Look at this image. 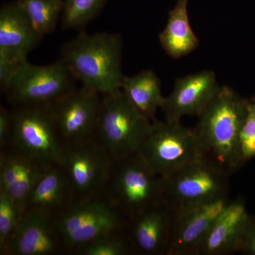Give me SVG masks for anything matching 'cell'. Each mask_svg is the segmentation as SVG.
Returning a JSON list of instances; mask_svg holds the SVG:
<instances>
[{"mask_svg": "<svg viewBox=\"0 0 255 255\" xmlns=\"http://www.w3.org/2000/svg\"><path fill=\"white\" fill-rule=\"evenodd\" d=\"M123 41L119 33H87L67 42L60 58L82 86L104 95L120 90Z\"/></svg>", "mask_w": 255, "mask_h": 255, "instance_id": "cell-2", "label": "cell"}, {"mask_svg": "<svg viewBox=\"0 0 255 255\" xmlns=\"http://www.w3.org/2000/svg\"><path fill=\"white\" fill-rule=\"evenodd\" d=\"M238 151L242 165L255 159V105L251 100L240 131Z\"/></svg>", "mask_w": 255, "mask_h": 255, "instance_id": "cell-26", "label": "cell"}, {"mask_svg": "<svg viewBox=\"0 0 255 255\" xmlns=\"http://www.w3.org/2000/svg\"><path fill=\"white\" fill-rule=\"evenodd\" d=\"M13 132L12 111L1 106L0 107V147H9Z\"/></svg>", "mask_w": 255, "mask_h": 255, "instance_id": "cell-28", "label": "cell"}, {"mask_svg": "<svg viewBox=\"0 0 255 255\" xmlns=\"http://www.w3.org/2000/svg\"><path fill=\"white\" fill-rule=\"evenodd\" d=\"M121 90L139 112L150 121H155L164 97L161 82L152 70H143L133 76H124Z\"/></svg>", "mask_w": 255, "mask_h": 255, "instance_id": "cell-21", "label": "cell"}, {"mask_svg": "<svg viewBox=\"0 0 255 255\" xmlns=\"http://www.w3.org/2000/svg\"><path fill=\"white\" fill-rule=\"evenodd\" d=\"M238 253L255 255V216H251L240 243Z\"/></svg>", "mask_w": 255, "mask_h": 255, "instance_id": "cell-29", "label": "cell"}, {"mask_svg": "<svg viewBox=\"0 0 255 255\" xmlns=\"http://www.w3.org/2000/svg\"><path fill=\"white\" fill-rule=\"evenodd\" d=\"M152 125L120 89L102 95L95 137L114 159H122L138 152Z\"/></svg>", "mask_w": 255, "mask_h": 255, "instance_id": "cell-5", "label": "cell"}, {"mask_svg": "<svg viewBox=\"0 0 255 255\" xmlns=\"http://www.w3.org/2000/svg\"><path fill=\"white\" fill-rule=\"evenodd\" d=\"M75 80L61 59L47 65L26 61L5 92L12 106H50L76 89Z\"/></svg>", "mask_w": 255, "mask_h": 255, "instance_id": "cell-10", "label": "cell"}, {"mask_svg": "<svg viewBox=\"0 0 255 255\" xmlns=\"http://www.w3.org/2000/svg\"><path fill=\"white\" fill-rule=\"evenodd\" d=\"M251 101L252 102H253V103H254L255 105V97H253V98L252 99V100Z\"/></svg>", "mask_w": 255, "mask_h": 255, "instance_id": "cell-30", "label": "cell"}, {"mask_svg": "<svg viewBox=\"0 0 255 255\" xmlns=\"http://www.w3.org/2000/svg\"><path fill=\"white\" fill-rule=\"evenodd\" d=\"M26 61H27V56L13 50L0 48V87L1 92L6 91L18 70Z\"/></svg>", "mask_w": 255, "mask_h": 255, "instance_id": "cell-27", "label": "cell"}, {"mask_svg": "<svg viewBox=\"0 0 255 255\" xmlns=\"http://www.w3.org/2000/svg\"><path fill=\"white\" fill-rule=\"evenodd\" d=\"M23 214L14 201L0 193V255L6 254Z\"/></svg>", "mask_w": 255, "mask_h": 255, "instance_id": "cell-25", "label": "cell"}, {"mask_svg": "<svg viewBox=\"0 0 255 255\" xmlns=\"http://www.w3.org/2000/svg\"><path fill=\"white\" fill-rule=\"evenodd\" d=\"M75 200L63 169L55 165L46 169L28 199L27 209L36 210L53 219L58 217Z\"/></svg>", "mask_w": 255, "mask_h": 255, "instance_id": "cell-18", "label": "cell"}, {"mask_svg": "<svg viewBox=\"0 0 255 255\" xmlns=\"http://www.w3.org/2000/svg\"><path fill=\"white\" fill-rule=\"evenodd\" d=\"M107 0H65L61 16L64 30L82 29L102 11Z\"/></svg>", "mask_w": 255, "mask_h": 255, "instance_id": "cell-23", "label": "cell"}, {"mask_svg": "<svg viewBox=\"0 0 255 255\" xmlns=\"http://www.w3.org/2000/svg\"><path fill=\"white\" fill-rule=\"evenodd\" d=\"M137 152L162 178L201 158L194 129L184 127L181 122L153 121L150 131Z\"/></svg>", "mask_w": 255, "mask_h": 255, "instance_id": "cell-8", "label": "cell"}, {"mask_svg": "<svg viewBox=\"0 0 255 255\" xmlns=\"http://www.w3.org/2000/svg\"><path fill=\"white\" fill-rule=\"evenodd\" d=\"M230 175L201 158L163 179V203L179 214L228 196Z\"/></svg>", "mask_w": 255, "mask_h": 255, "instance_id": "cell-7", "label": "cell"}, {"mask_svg": "<svg viewBox=\"0 0 255 255\" xmlns=\"http://www.w3.org/2000/svg\"><path fill=\"white\" fill-rule=\"evenodd\" d=\"M174 213L164 203L152 206L129 219L128 233L134 253L165 255L170 237Z\"/></svg>", "mask_w": 255, "mask_h": 255, "instance_id": "cell-16", "label": "cell"}, {"mask_svg": "<svg viewBox=\"0 0 255 255\" xmlns=\"http://www.w3.org/2000/svg\"><path fill=\"white\" fill-rule=\"evenodd\" d=\"M115 159L95 136L65 145L60 167L75 199L105 194Z\"/></svg>", "mask_w": 255, "mask_h": 255, "instance_id": "cell-9", "label": "cell"}, {"mask_svg": "<svg viewBox=\"0 0 255 255\" xmlns=\"http://www.w3.org/2000/svg\"><path fill=\"white\" fill-rule=\"evenodd\" d=\"M248 104L231 87L221 86L193 128L201 157L228 175L242 167L238 140Z\"/></svg>", "mask_w": 255, "mask_h": 255, "instance_id": "cell-1", "label": "cell"}, {"mask_svg": "<svg viewBox=\"0 0 255 255\" xmlns=\"http://www.w3.org/2000/svg\"><path fill=\"white\" fill-rule=\"evenodd\" d=\"M11 147L48 169L58 165L65 144L54 123L49 106H13Z\"/></svg>", "mask_w": 255, "mask_h": 255, "instance_id": "cell-6", "label": "cell"}, {"mask_svg": "<svg viewBox=\"0 0 255 255\" xmlns=\"http://www.w3.org/2000/svg\"><path fill=\"white\" fill-rule=\"evenodd\" d=\"M134 253L131 242L124 231L105 235L82 247L79 255H128Z\"/></svg>", "mask_w": 255, "mask_h": 255, "instance_id": "cell-24", "label": "cell"}, {"mask_svg": "<svg viewBox=\"0 0 255 255\" xmlns=\"http://www.w3.org/2000/svg\"><path fill=\"white\" fill-rule=\"evenodd\" d=\"M187 6L188 0H177L175 6L169 11L165 27L159 35L161 46L174 59L190 54L199 45L189 22Z\"/></svg>", "mask_w": 255, "mask_h": 255, "instance_id": "cell-20", "label": "cell"}, {"mask_svg": "<svg viewBox=\"0 0 255 255\" xmlns=\"http://www.w3.org/2000/svg\"><path fill=\"white\" fill-rule=\"evenodd\" d=\"M55 223L64 252L75 253L98 238L124 231L127 220L102 194L75 199Z\"/></svg>", "mask_w": 255, "mask_h": 255, "instance_id": "cell-4", "label": "cell"}, {"mask_svg": "<svg viewBox=\"0 0 255 255\" xmlns=\"http://www.w3.org/2000/svg\"><path fill=\"white\" fill-rule=\"evenodd\" d=\"M64 252L55 219L27 209L8 248L6 255H53Z\"/></svg>", "mask_w": 255, "mask_h": 255, "instance_id": "cell-15", "label": "cell"}, {"mask_svg": "<svg viewBox=\"0 0 255 255\" xmlns=\"http://www.w3.org/2000/svg\"><path fill=\"white\" fill-rule=\"evenodd\" d=\"M102 95L81 87L49 106L65 145L88 140L95 136Z\"/></svg>", "mask_w": 255, "mask_h": 255, "instance_id": "cell-11", "label": "cell"}, {"mask_svg": "<svg viewBox=\"0 0 255 255\" xmlns=\"http://www.w3.org/2000/svg\"><path fill=\"white\" fill-rule=\"evenodd\" d=\"M250 217L251 215L247 211L243 199H231L203 240L197 255H224L238 253Z\"/></svg>", "mask_w": 255, "mask_h": 255, "instance_id": "cell-17", "label": "cell"}, {"mask_svg": "<svg viewBox=\"0 0 255 255\" xmlns=\"http://www.w3.org/2000/svg\"><path fill=\"white\" fill-rule=\"evenodd\" d=\"M32 26L41 36L54 31L63 14V0H16Z\"/></svg>", "mask_w": 255, "mask_h": 255, "instance_id": "cell-22", "label": "cell"}, {"mask_svg": "<svg viewBox=\"0 0 255 255\" xmlns=\"http://www.w3.org/2000/svg\"><path fill=\"white\" fill-rule=\"evenodd\" d=\"M216 74L212 70L178 78L172 93L164 97L160 110L165 121L181 122L186 116L199 115L209 105L220 89Z\"/></svg>", "mask_w": 255, "mask_h": 255, "instance_id": "cell-13", "label": "cell"}, {"mask_svg": "<svg viewBox=\"0 0 255 255\" xmlns=\"http://www.w3.org/2000/svg\"><path fill=\"white\" fill-rule=\"evenodd\" d=\"M46 169L9 146L0 153V193L10 198L23 214L32 190Z\"/></svg>", "mask_w": 255, "mask_h": 255, "instance_id": "cell-14", "label": "cell"}, {"mask_svg": "<svg viewBox=\"0 0 255 255\" xmlns=\"http://www.w3.org/2000/svg\"><path fill=\"white\" fill-rule=\"evenodd\" d=\"M105 194L128 221L163 203V179L136 152L114 160Z\"/></svg>", "mask_w": 255, "mask_h": 255, "instance_id": "cell-3", "label": "cell"}, {"mask_svg": "<svg viewBox=\"0 0 255 255\" xmlns=\"http://www.w3.org/2000/svg\"><path fill=\"white\" fill-rule=\"evenodd\" d=\"M231 201L224 196L174 214L166 255H197L203 240Z\"/></svg>", "mask_w": 255, "mask_h": 255, "instance_id": "cell-12", "label": "cell"}, {"mask_svg": "<svg viewBox=\"0 0 255 255\" xmlns=\"http://www.w3.org/2000/svg\"><path fill=\"white\" fill-rule=\"evenodd\" d=\"M28 18L16 1L8 3L0 10V48L27 56L41 41Z\"/></svg>", "mask_w": 255, "mask_h": 255, "instance_id": "cell-19", "label": "cell"}]
</instances>
